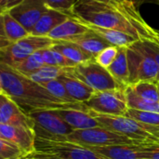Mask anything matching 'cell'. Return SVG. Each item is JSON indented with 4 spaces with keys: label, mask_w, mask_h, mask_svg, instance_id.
<instances>
[{
    "label": "cell",
    "mask_w": 159,
    "mask_h": 159,
    "mask_svg": "<svg viewBox=\"0 0 159 159\" xmlns=\"http://www.w3.org/2000/svg\"><path fill=\"white\" fill-rule=\"evenodd\" d=\"M144 48L150 53V55L154 58L158 71V84H159V42L152 40H141Z\"/></svg>",
    "instance_id": "836d02e7"
},
{
    "label": "cell",
    "mask_w": 159,
    "mask_h": 159,
    "mask_svg": "<svg viewBox=\"0 0 159 159\" xmlns=\"http://www.w3.org/2000/svg\"><path fill=\"white\" fill-rule=\"evenodd\" d=\"M54 43L55 41L48 36L29 34L28 36L11 43L5 48L1 49L0 62L13 68L34 52L51 48Z\"/></svg>",
    "instance_id": "9c48e42d"
},
{
    "label": "cell",
    "mask_w": 159,
    "mask_h": 159,
    "mask_svg": "<svg viewBox=\"0 0 159 159\" xmlns=\"http://www.w3.org/2000/svg\"><path fill=\"white\" fill-rule=\"evenodd\" d=\"M41 53H42V59H43V61H44L45 65L57 66L56 61H55V58H54V55H53V50H52L51 48L42 49Z\"/></svg>",
    "instance_id": "d590c367"
},
{
    "label": "cell",
    "mask_w": 159,
    "mask_h": 159,
    "mask_svg": "<svg viewBox=\"0 0 159 159\" xmlns=\"http://www.w3.org/2000/svg\"><path fill=\"white\" fill-rule=\"evenodd\" d=\"M0 93H3V90H2V81H1V76H0Z\"/></svg>",
    "instance_id": "60d3db41"
},
{
    "label": "cell",
    "mask_w": 159,
    "mask_h": 159,
    "mask_svg": "<svg viewBox=\"0 0 159 159\" xmlns=\"http://www.w3.org/2000/svg\"><path fill=\"white\" fill-rule=\"evenodd\" d=\"M3 24L6 36L10 43H14L31 34L30 32L26 30L25 27L14 19L7 11H5L3 14Z\"/></svg>",
    "instance_id": "603a6c76"
},
{
    "label": "cell",
    "mask_w": 159,
    "mask_h": 159,
    "mask_svg": "<svg viewBox=\"0 0 159 159\" xmlns=\"http://www.w3.org/2000/svg\"><path fill=\"white\" fill-rule=\"evenodd\" d=\"M52 48L75 64L86 62L91 59H94L91 55L84 51L79 46L70 41H55Z\"/></svg>",
    "instance_id": "7402d4cb"
},
{
    "label": "cell",
    "mask_w": 159,
    "mask_h": 159,
    "mask_svg": "<svg viewBox=\"0 0 159 159\" xmlns=\"http://www.w3.org/2000/svg\"><path fill=\"white\" fill-rule=\"evenodd\" d=\"M22 1H23V0H7L6 7H5L6 11H7V10H9L10 8H12V7L18 6V5H19L20 3H21Z\"/></svg>",
    "instance_id": "74e56055"
},
{
    "label": "cell",
    "mask_w": 159,
    "mask_h": 159,
    "mask_svg": "<svg viewBox=\"0 0 159 159\" xmlns=\"http://www.w3.org/2000/svg\"><path fill=\"white\" fill-rule=\"evenodd\" d=\"M6 3H7V0H0V7H2V8H4L5 9V7H6ZM6 10V9H5Z\"/></svg>",
    "instance_id": "ab89813d"
},
{
    "label": "cell",
    "mask_w": 159,
    "mask_h": 159,
    "mask_svg": "<svg viewBox=\"0 0 159 159\" xmlns=\"http://www.w3.org/2000/svg\"><path fill=\"white\" fill-rule=\"evenodd\" d=\"M104 1L109 2V3L114 4V5H116V6L121 7H125V8H132V7H135L134 5L129 0H104Z\"/></svg>",
    "instance_id": "8d00e7d4"
},
{
    "label": "cell",
    "mask_w": 159,
    "mask_h": 159,
    "mask_svg": "<svg viewBox=\"0 0 159 159\" xmlns=\"http://www.w3.org/2000/svg\"><path fill=\"white\" fill-rule=\"evenodd\" d=\"M125 95H126L128 108L146 111V112L159 113V102L151 103V102H147L143 101L133 92V90L131 89L129 86H127L125 88Z\"/></svg>",
    "instance_id": "484cf974"
},
{
    "label": "cell",
    "mask_w": 159,
    "mask_h": 159,
    "mask_svg": "<svg viewBox=\"0 0 159 159\" xmlns=\"http://www.w3.org/2000/svg\"><path fill=\"white\" fill-rule=\"evenodd\" d=\"M58 79L61 81L71 99L76 102H84L88 101L95 92L85 83H83L74 75H70L66 71V68L64 74L61 75Z\"/></svg>",
    "instance_id": "e0dca14e"
},
{
    "label": "cell",
    "mask_w": 159,
    "mask_h": 159,
    "mask_svg": "<svg viewBox=\"0 0 159 159\" xmlns=\"http://www.w3.org/2000/svg\"><path fill=\"white\" fill-rule=\"evenodd\" d=\"M133 5H134V7L137 8V9H139L140 8V7L145 2V0H129Z\"/></svg>",
    "instance_id": "f35d334b"
},
{
    "label": "cell",
    "mask_w": 159,
    "mask_h": 159,
    "mask_svg": "<svg viewBox=\"0 0 159 159\" xmlns=\"http://www.w3.org/2000/svg\"><path fill=\"white\" fill-rule=\"evenodd\" d=\"M129 63V85L140 81H153L158 84V71L157 63L150 53L144 48L141 40L127 47Z\"/></svg>",
    "instance_id": "5b68a950"
},
{
    "label": "cell",
    "mask_w": 159,
    "mask_h": 159,
    "mask_svg": "<svg viewBox=\"0 0 159 159\" xmlns=\"http://www.w3.org/2000/svg\"><path fill=\"white\" fill-rule=\"evenodd\" d=\"M117 50H118L117 47H114V46L107 47L106 48L102 50L94 59L100 65H102L104 68H107L111 65V63L116 59Z\"/></svg>",
    "instance_id": "4dcf8cb0"
},
{
    "label": "cell",
    "mask_w": 159,
    "mask_h": 159,
    "mask_svg": "<svg viewBox=\"0 0 159 159\" xmlns=\"http://www.w3.org/2000/svg\"><path fill=\"white\" fill-rule=\"evenodd\" d=\"M27 115L34 122L33 130L36 138L64 142L65 137L75 130L55 110H35Z\"/></svg>",
    "instance_id": "52a82bcc"
},
{
    "label": "cell",
    "mask_w": 159,
    "mask_h": 159,
    "mask_svg": "<svg viewBox=\"0 0 159 159\" xmlns=\"http://www.w3.org/2000/svg\"><path fill=\"white\" fill-rule=\"evenodd\" d=\"M36 159H105L89 148L68 143L34 139V152L29 157Z\"/></svg>",
    "instance_id": "277c9868"
},
{
    "label": "cell",
    "mask_w": 159,
    "mask_h": 159,
    "mask_svg": "<svg viewBox=\"0 0 159 159\" xmlns=\"http://www.w3.org/2000/svg\"><path fill=\"white\" fill-rule=\"evenodd\" d=\"M0 138L16 144L25 153L26 157L34 152L35 136L31 129L0 124Z\"/></svg>",
    "instance_id": "7c38bea8"
},
{
    "label": "cell",
    "mask_w": 159,
    "mask_h": 159,
    "mask_svg": "<svg viewBox=\"0 0 159 159\" xmlns=\"http://www.w3.org/2000/svg\"><path fill=\"white\" fill-rule=\"evenodd\" d=\"M66 71L91 88L94 91H105L126 88L117 82L108 72L107 68L100 65L95 59L76 64L74 67L66 68Z\"/></svg>",
    "instance_id": "8992f818"
},
{
    "label": "cell",
    "mask_w": 159,
    "mask_h": 159,
    "mask_svg": "<svg viewBox=\"0 0 159 159\" xmlns=\"http://www.w3.org/2000/svg\"><path fill=\"white\" fill-rule=\"evenodd\" d=\"M71 16L72 15L61 11L48 8L34 26L31 34L37 36H48V34L54 28H56Z\"/></svg>",
    "instance_id": "2e32d148"
},
{
    "label": "cell",
    "mask_w": 159,
    "mask_h": 159,
    "mask_svg": "<svg viewBox=\"0 0 159 159\" xmlns=\"http://www.w3.org/2000/svg\"><path fill=\"white\" fill-rule=\"evenodd\" d=\"M20 159H36V158H32V157H23V158Z\"/></svg>",
    "instance_id": "7bdbcfd3"
},
{
    "label": "cell",
    "mask_w": 159,
    "mask_h": 159,
    "mask_svg": "<svg viewBox=\"0 0 159 159\" xmlns=\"http://www.w3.org/2000/svg\"><path fill=\"white\" fill-rule=\"evenodd\" d=\"M71 14L84 22L118 30L138 40L159 42V32L143 20L135 7L125 8L104 0H76Z\"/></svg>",
    "instance_id": "6da1fadb"
},
{
    "label": "cell",
    "mask_w": 159,
    "mask_h": 159,
    "mask_svg": "<svg viewBox=\"0 0 159 159\" xmlns=\"http://www.w3.org/2000/svg\"><path fill=\"white\" fill-rule=\"evenodd\" d=\"M48 8L44 0H23L7 12L31 34L34 26Z\"/></svg>",
    "instance_id": "8fae6325"
},
{
    "label": "cell",
    "mask_w": 159,
    "mask_h": 159,
    "mask_svg": "<svg viewBox=\"0 0 159 159\" xmlns=\"http://www.w3.org/2000/svg\"><path fill=\"white\" fill-rule=\"evenodd\" d=\"M0 124L34 129V122L28 115L4 93H0Z\"/></svg>",
    "instance_id": "4fadbf2b"
},
{
    "label": "cell",
    "mask_w": 159,
    "mask_h": 159,
    "mask_svg": "<svg viewBox=\"0 0 159 159\" xmlns=\"http://www.w3.org/2000/svg\"><path fill=\"white\" fill-rule=\"evenodd\" d=\"M156 137L157 138V140H158V143H159V132H157V133L156 134Z\"/></svg>",
    "instance_id": "b9f144b4"
},
{
    "label": "cell",
    "mask_w": 159,
    "mask_h": 159,
    "mask_svg": "<svg viewBox=\"0 0 159 159\" xmlns=\"http://www.w3.org/2000/svg\"><path fill=\"white\" fill-rule=\"evenodd\" d=\"M158 90H159V84H158Z\"/></svg>",
    "instance_id": "ee69618b"
},
{
    "label": "cell",
    "mask_w": 159,
    "mask_h": 159,
    "mask_svg": "<svg viewBox=\"0 0 159 159\" xmlns=\"http://www.w3.org/2000/svg\"><path fill=\"white\" fill-rule=\"evenodd\" d=\"M64 71H65V68H61L59 66L43 65L37 71L32 74H29L26 76L38 84H42V83L59 78L61 75L64 74Z\"/></svg>",
    "instance_id": "d4e9b609"
},
{
    "label": "cell",
    "mask_w": 159,
    "mask_h": 159,
    "mask_svg": "<svg viewBox=\"0 0 159 159\" xmlns=\"http://www.w3.org/2000/svg\"><path fill=\"white\" fill-rule=\"evenodd\" d=\"M140 156L143 159H159V143H147L138 145Z\"/></svg>",
    "instance_id": "1f68e13d"
},
{
    "label": "cell",
    "mask_w": 159,
    "mask_h": 159,
    "mask_svg": "<svg viewBox=\"0 0 159 159\" xmlns=\"http://www.w3.org/2000/svg\"><path fill=\"white\" fill-rule=\"evenodd\" d=\"M84 105L90 111L102 115L124 116L127 109L125 88L105 91H95Z\"/></svg>",
    "instance_id": "30bf717a"
},
{
    "label": "cell",
    "mask_w": 159,
    "mask_h": 159,
    "mask_svg": "<svg viewBox=\"0 0 159 159\" xmlns=\"http://www.w3.org/2000/svg\"><path fill=\"white\" fill-rule=\"evenodd\" d=\"M105 159H143L140 156L138 145H110V146H88Z\"/></svg>",
    "instance_id": "ac0fdd59"
},
{
    "label": "cell",
    "mask_w": 159,
    "mask_h": 159,
    "mask_svg": "<svg viewBox=\"0 0 159 159\" xmlns=\"http://www.w3.org/2000/svg\"><path fill=\"white\" fill-rule=\"evenodd\" d=\"M23 157H26V155L20 147L0 138V159H20Z\"/></svg>",
    "instance_id": "f546056e"
},
{
    "label": "cell",
    "mask_w": 159,
    "mask_h": 159,
    "mask_svg": "<svg viewBox=\"0 0 159 159\" xmlns=\"http://www.w3.org/2000/svg\"><path fill=\"white\" fill-rule=\"evenodd\" d=\"M133 92L141 99L147 102H159L158 84L153 81H140L132 85H129Z\"/></svg>",
    "instance_id": "cb8c5ba5"
},
{
    "label": "cell",
    "mask_w": 159,
    "mask_h": 159,
    "mask_svg": "<svg viewBox=\"0 0 159 159\" xmlns=\"http://www.w3.org/2000/svg\"><path fill=\"white\" fill-rule=\"evenodd\" d=\"M89 31L90 30L83 21L72 15L66 20L54 28L48 34V37L53 41H71Z\"/></svg>",
    "instance_id": "5bb4252c"
},
{
    "label": "cell",
    "mask_w": 159,
    "mask_h": 159,
    "mask_svg": "<svg viewBox=\"0 0 159 159\" xmlns=\"http://www.w3.org/2000/svg\"><path fill=\"white\" fill-rule=\"evenodd\" d=\"M84 23L86 24V26L90 31H92L93 33L98 34L102 39H104L110 46H114V47H117V48L129 47L131 44H133L135 41L138 40L135 37H133L132 35L128 34L121 32V31H118V30L102 28V27L96 26L93 24H89L87 22H84Z\"/></svg>",
    "instance_id": "d6986e66"
},
{
    "label": "cell",
    "mask_w": 159,
    "mask_h": 159,
    "mask_svg": "<svg viewBox=\"0 0 159 159\" xmlns=\"http://www.w3.org/2000/svg\"><path fill=\"white\" fill-rule=\"evenodd\" d=\"M44 64L43 59H42V53L41 50L34 52L20 63H18L15 67H13L15 70L20 72V74L27 75L29 74H32L35 71H37L39 68H41Z\"/></svg>",
    "instance_id": "4316f807"
},
{
    "label": "cell",
    "mask_w": 159,
    "mask_h": 159,
    "mask_svg": "<svg viewBox=\"0 0 159 159\" xmlns=\"http://www.w3.org/2000/svg\"><path fill=\"white\" fill-rule=\"evenodd\" d=\"M70 42H73L79 46L84 51L91 55L93 58H95L102 50H103L107 47H110V45L104 39L100 37L92 31H89L88 33L77 36Z\"/></svg>",
    "instance_id": "44dd1931"
},
{
    "label": "cell",
    "mask_w": 159,
    "mask_h": 159,
    "mask_svg": "<svg viewBox=\"0 0 159 159\" xmlns=\"http://www.w3.org/2000/svg\"><path fill=\"white\" fill-rule=\"evenodd\" d=\"M2 90L26 115L35 110L76 109L89 112L83 102L66 103L52 96L40 84L0 62Z\"/></svg>",
    "instance_id": "7a4b0ae2"
},
{
    "label": "cell",
    "mask_w": 159,
    "mask_h": 159,
    "mask_svg": "<svg viewBox=\"0 0 159 159\" xmlns=\"http://www.w3.org/2000/svg\"><path fill=\"white\" fill-rule=\"evenodd\" d=\"M48 8L61 11L67 14H71L72 8L75 6L76 0H44Z\"/></svg>",
    "instance_id": "d6a6232c"
},
{
    "label": "cell",
    "mask_w": 159,
    "mask_h": 159,
    "mask_svg": "<svg viewBox=\"0 0 159 159\" xmlns=\"http://www.w3.org/2000/svg\"><path fill=\"white\" fill-rule=\"evenodd\" d=\"M124 116L129 117V118L134 119L141 123L159 127V113L146 112V111H141V110L128 108Z\"/></svg>",
    "instance_id": "f1b7e54d"
},
{
    "label": "cell",
    "mask_w": 159,
    "mask_h": 159,
    "mask_svg": "<svg viewBox=\"0 0 159 159\" xmlns=\"http://www.w3.org/2000/svg\"><path fill=\"white\" fill-rule=\"evenodd\" d=\"M157 1H158V3H159V0H157Z\"/></svg>",
    "instance_id": "f6af8a7d"
},
{
    "label": "cell",
    "mask_w": 159,
    "mask_h": 159,
    "mask_svg": "<svg viewBox=\"0 0 159 159\" xmlns=\"http://www.w3.org/2000/svg\"><path fill=\"white\" fill-rule=\"evenodd\" d=\"M107 70L112 75V76L122 86H129V72L127 57V47L118 48L116 57L111 65L107 67Z\"/></svg>",
    "instance_id": "ffe728a7"
},
{
    "label": "cell",
    "mask_w": 159,
    "mask_h": 159,
    "mask_svg": "<svg viewBox=\"0 0 159 159\" xmlns=\"http://www.w3.org/2000/svg\"><path fill=\"white\" fill-rule=\"evenodd\" d=\"M42 87H44L52 96H54L55 98H57L58 100L66 102V103H75L76 102H75L74 100L71 99V97L68 95L63 84L61 83V81L60 79H53L45 83L40 84Z\"/></svg>",
    "instance_id": "83f0119b"
},
{
    "label": "cell",
    "mask_w": 159,
    "mask_h": 159,
    "mask_svg": "<svg viewBox=\"0 0 159 159\" xmlns=\"http://www.w3.org/2000/svg\"><path fill=\"white\" fill-rule=\"evenodd\" d=\"M64 142L88 146L110 145H142L143 143L131 140L119 133L108 130L102 127L87 129H75L64 139Z\"/></svg>",
    "instance_id": "ba28073f"
},
{
    "label": "cell",
    "mask_w": 159,
    "mask_h": 159,
    "mask_svg": "<svg viewBox=\"0 0 159 159\" xmlns=\"http://www.w3.org/2000/svg\"><path fill=\"white\" fill-rule=\"evenodd\" d=\"M55 112L75 130L101 127L89 112L76 109H58Z\"/></svg>",
    "instance_id": "9a60e30c"
},
{
    "label": "cell",
    "mask_w": 159,
    "mask_h": 159,
    "mask_svg": "<svg viewBox=\"0 0 159 159\" xmlns=\"http://www.w3.org/2000/svg\"><path fill=\"white\" fill-rule=\"evenodd\" d=\"M89 112L102 128L143 143H158L156 134L159 132V127L141 123L124 116L102 115L90 110Z\"/></svg>",
    "instance_id": "3957f363"
},
{
    "label": "cell",
    "mask_w": 159,
    "mask_h": 159,
    "mask_svg": "<svg viewBox=\"0 0 159 159\" xmlns=\"http://www.w3.org/2000/svg\"><path fill=\"white\" fill-rule=\"evenodd\" d=\"M6 10L4 8H2L0 7V50L5 48L6 47H7L8 45H10L11 43L9 42V40L7 39V37L6 36L5 34V30H4V24H3V14Z\"/></svg>",
    "instance_id": "e575fe53"
}]
</instances>
